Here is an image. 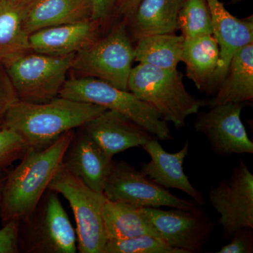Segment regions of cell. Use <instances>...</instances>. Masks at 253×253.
Here are the masks:
<instances>
[{
    "label": "cell",
    "mask_w": 253,
    "mask_h": 253,
    "mask_svg": "<svg viewBox=\"0 0 253 253\" xmlns=\"http://www.w3.org/2000/svg\"><path fill=\"white\" fill-rule=\"evenodd\" d=\"M74 131H68L42 149L28 148L21 161L8 173L1 194L0 218L2 224L18 222L36 209L57 172Z\"/></svg>",
    "instance_id": "1"
},
{
    "label": "cell",
    "mask_w": 253,
    "mask_h": 253,
    "mask_svg": "<svg viewBox=\"0 0 253 253\" xmlns=\"http://www.w3.org/2000/svg\"><path fill=\"white\" fill-rule=\"evenodd\" d=\"M106 110L97 105L61 96L42 104L19 100L6 113L1 126L18 134L28 148L42 149Z\"/></svg>",
    "instance_id": "2"
},
{
    "label": "cell",
    "mask_w": 253,
    "mask_h": 253,
    "mask_svg": "<svg viewBox=\"0 0 253 253\" xmlns=\"http://www.w3.org/2000/svg\"><path fill=\"white\" fill-rule=\"evenodd\" d=\"M128 90L150 105L166 122L184 127L186 118L199 112L204 102L189 94L177 69L165 70L139 63L131 69Z\"/></svg>",
    "instance_id": "3"
},
{
    "label": "cell",
    "mask_w": 253,
    "mask_h": 253,
    "mask_svg": "<svg viewBox=\"0 0 253 253\" xmlns=\"http://www.w3.org/2000/svg\"><path fill=\"white\" fill-rule=\"evenodd\" d=\"M101 106L121 113L143 126L161 140L172 139L168 123L159 113L129 91L93 78L72 77L67 79L59 96Z\"/></svg>",
    "instance_id": "4"
},
{
    "label": "cell",
    "mask_w": 253,
    "mask_h": 253,
    "mask_svg": "<svg viewBox=\"0 0 253 253\" xmlns=\"http://www.w3.org/2000/svg\"><path fill=\"white\" fill-rule=\"evenodd\" d=\"M19 253H76V231L59 194L48 189L33 212L19 222Z\"/></svg>",
    "instance_id": "5"
},
{
    "label": "cell",
    "mask_w": 253,
    "mask_h": 253,
    "mask_svg": "<svg viewBox=\"0 0 253 253\" xmlns=\"http://www.w3.org/2000/svg\"><path fill=\"white\" fill-rule=\"evenodd\" d=\"M134 46L126 21L117 23L103 38L75 54L72 67L78 77L93 78L128 90V80L134 61Z\"/></svg>",
    "instance_id": "6"
},
{
    "label": "cell",
    "mask_w": 253,
    "mask_h": 253,
    "mask_svg": "<svg viewBox=\"0 0 253 253\" xmlns=\"http://www.w3.org/2000/svg\"><path fill=\"white\" fill-rule=\"evenodd\" d=\"M48 189L61 194L76 218L78 250L81 253H103L107 242L102 211L106 198L86 185L61 163Z\"/></svg>",
    "instance_id": "7"
},
{
    "label": "cell",
    "mask_w": 253,
    "mask_h": 253,
    "mask_svg": "<svg viewBox=\"0 0 253 253\" xmlns=\"http://www.w3.org/2000/svg\"><path fill=\"white\" fill-rule=\"evenodd\" d=\"M75 54L54 56L30 51L5 66L20 101L48 102L59 96Z\"/></svg>",
    "instance_id": "8"
},
{
    "label": "cell",
    "mask_w": 253,
    "mask_h": 253,
    "mask_svg": "<svg viewBox=\"0 0 253 253\" xmlns=\"http://www.w3.org/2000/svg\"><path fill=\"white\" fill-rule=\"evenodd\" d=\"M103 194L110 201L126 203L136 207L167 206L189 211L199 206L194 201L174 196L125 161H113Z\"/></svg>",
    "instance_id": "9"
},
{
    "label": "cell",
    "mask_w": 253,
    "mask_h": 253,
    "mask_svg": "<svg viewBox=\"0 0 253 253\" xmlns=\"http://www.w3.org/2000/svg\"><path fill=\"white\" fill-rule=\"evenodd\" d=\"M208 198L220 214L218 223L225 239L245 228L253 229V175L242 160L229 180L210 190Z\"/></svg>",
    "instance_id": "10"
},
{
    "label": "cell",
    "mask_w": 253,
    "mask_h": 253,
    "mask_svg": "<svg viewBox=\"0 0 253 253\" xmlns=\"http://www.w3.org/2000/svg\"><path fill=\"white\" fill-rule=\"evenodd\" d=\"M150 224L161 239L171 247L186 253L200 252L209 239L213 222L199 208L163 211L157 208H141Z\"/></svg>",
    "instance_id": "11"
},
{
    "label": "cell",
    "mask_w": 253,
    "mask_h": 253,
    "mask_svg": "<svg viewBox=\"0 0 253 253\" xmlns=\"http://www.w3.org/2000/svg\"><path fill=\"white\" fill-rule=\"evenodd\" d=\"M247 103L226 104L198 112L194 128L207 137L212 151L220 156L253 154V143L243 124L241 113Z\"/></svg>",
    "instance_id": "12"
},
{
    "label": "cell",
    "mask_w": 253,
    "mask_h": 253,
    "mask_svg": "<svg viewBox=\"0 0 253 253\" xmlns=\"http://www.w3.org/2000/svg\"><path fill=\"white\" fill-rule=\"evenodd\" d=\"M80 128L112 157L131 148L143 146L155 136L130 118L109 110Z\"/></svg>",
    "instance_id": "13"
},
{
    "label": "cell",
    "mask_w": 253,
    "mask_h": 253,
    "mask_svg": "<svg viewBox=\"0 0 253 253\" xmlns=\"http://www.w3.org/2000/svg\"><path fill=\"white\" fill-rule=\"evenodd\" d=\"M212 21V36L219 47L220 61L213 83V95L224 80L234 54L253 43V17L238 18L231 15L219 0H206Z\"/></svg>",
    "instance_id": "14"
},
{
    "label": "cell",
    "mask_w": 253,
    "mask_h": 253,
    "mask_svg": "<svg viewBox=\"0 0 253 253\" xmlns=\"http://www.w3.org/2000/svg\"><path fill=\"white\" fill-rule=\"evenodd\" d=\"M142 148L151 158L150 162L141 165L140 171L144 175L165 189L180 190L199 206H204V197L190 183L183 168L184 159L189 154V141L186 140L182 149L174 154L165 151L156 136Z\"/></svg>",
    "instance_id": "15"
},
{
    "label": "cell",
    "mask_w": 253,
    "mask_h": 253,
    "mask_svg": "<svg viewBox=\"0 0 253 253\" xmlns=\"http://www.w3.org/2000/svg\"><path fill=\"white\" fill-rule=\"evenodd\" d=\"M113 158L81 130L78 134L75 133L63 156L62 164L90 189L103 194Z\"/></svg>",
    "instance_id": "16"
},
{
    "label": "cell",
    "mask_w": 253,
    "mask_h": 253,
    "mask_svg": "<svg viewBox=\"0 0 253 253\" xmlns=\"http://www.w3.org/2000/svg\"><path fill=\"white\" fill-rule=\"evenodd\" d=\"M101 23L92 19L43 28L31 33V51L54 56L76 54L99 38Z\"/></svg>",
    "instance_id": "17"
},
{
    "label": "cell",
    "mask_w": 253,
    "mask_h": 253,
    "mask_svg": "<svg viewBox=\"0 0 253 253\" xmlns=\"http://www.w3.org/2000/svg\"><path fill=\"white\" fill-rule=\"evenodd\" d=\"M91 0H34L23 8L28 34L43 28L91 19Z\"/></svg>",
    "instance_id": "18"
},
{
    "label": "cell",
    "mask_w": 253,
    "mask_h": 253,
    "mask_svg": "<svg viewBox=\"0 0 253 253\" xmlns=\"http://www.w3.org/2000/svg\"><path fill=\"white\" fill-rule=\"evenodd\" d=\"M182 62L186 75L196 88L208 95H213L212 86L219 69L220 53L212 35H204L184 39Z\"/></svg>",
    "instance_id": "19"
},
{
    "label": "cell",
    "mask_w": 253,
    "mask_h": 253,
    "mask_svg": "<svg viewBox=\"0 0 253 253\" xmlns=\"http://www.w3.org/2000/svg\"><path fill=\"white\" fill-rule=\"evenodd\" d=\"M186 0H141L127 20L131 38L136 42L144 37L175 34L178 17ZM130 37V38H131Z\"/></svg>",
    "instance_id": "20"
},
{
    "label": "cell",
    "mask_w": 253,
    "mask_h": 253,
    "mask_svg": "<svg viewBox=\"0 0 253 253\" xmlns=\"http://www.w3.org/2000/svg\"><path fill=\"white\" fill-rule=\"evenodd\" d=\"M253 43L241 48L233 56L227 73L208 102L210 107L226 104L252 102Z\"/></svg>",
    "instance_id": "21"
},
{
    "label": "cell",
    "mask_w": 253,
    "mask_h": 253,
    "mask_svg": "<svg viewBox=\"0 0 253 253\" xmlns=\"http://www.w3.org/2000/svg\"><path fill=\"white\" fill-rule=\"evenodd\" d=\"M102 217L107 241L141 235L161 239L143 214L141 207L106 199L103 207Z\"/></svg>",
    "instance_id": "22"
},
{
    "label": "cell",
    "mask_w": 253,
    "mask_h": 253,
    "mask_svg": "<svg viewBox=\"0 0 253 253\" xmlns=\"http://www.w3.org/2000/svg\"><path fill=\"white\" fill-rule=\"evenodd\" d=\"M30 51L22 8L11 0H0V63L6 66Z\"/></svg>",
    "instance_id": "23"
},
{
    "label": "cell",
    "mask_w": 253,
    "mask_h": 253,
    "mask_svg": "<svg viewBox=\"0 0 253 253\" xmlns=\"http://www.w3.org/2000/svg\"><path fill=\"white\" fill-rule=\"evenodd\" d=\"M136 42V62L165 70H176L182 61L184 38L181 36L154 35L141 38Z\"/></svg>",
    "instance_id": "24"
},
{
    "label": "cell",
    "mask_w": 253,
    "mask_h": 253,
    "mask_svg": "<svg viewBox=\"0 0 253 253\" xmlns=\"http://www.w3.org/2000/svg\"><path fill=\"white\" fill-rule=\"evenodd\" d=\"M178 30L184 39L212 35L211 12L206 0H186L178 17Z\"/></svg>",
    "instance_id": "25"
},
{
    "label": "cell",
    "mask_w": 253,
    "mask_h": 253,
    "mask_svg": "<svg viewBox=\"0 0 253 253\" xmlns=\"http://www.w3.org/2000/svg\"><path fill=\"white\" fill-rule=\"evenodd\" d=\"M103 253H186L171 247L159 238L141 235L122 240H108Z\"/></svg>",
    "instance_id": "26"
},
{
    "label": "cell",
    "mask_w": 253,
    "mask_h": 253,
    "mask_svg": "<svg viewBox=\"0 0 253 253\" xmlns=\"http://www.w3.org/2000/svg\"><path fill=\"white\" fill-rule=\"evenodd\" d=\"M28 149L22 138L7 128L0 127V169L21 159Z\"/></svg>",
    "instance_id": "27"
},
{
    "label": "cell",
    "mask_w": 253,
    "mask_h": 253,
    "mask_svg": "<svg viewBox=\"0 0 253 253\" xmlns=\"http://www.w3.org/2000/svg\"><path fill=\"white\" fill-rule=\"evenodd\" d=\"M18 101L19 99L6 68L0 63V126H2L6 113Z\"/></svg>",
    "instance_id": "28"
},
{
    "label": "cell",
    "mask_w": 253,
    "mask_h": 253,
    "mask_svg": "<svg viewBox=\"0 0 253 253\" xmlns=\"http://www.w3.org/2000/svg\"><path fill=\"white\" fill-rule=\"evenodd\" d=\"M253 229L245 228L236 232L231 238L230 243L223 246L217 253H253Z\"/></svg>",
    "instance_id": "29"
},
{
    "label": "cell",
    "mask_w": 253,
    "mask_h": 253,
    "mask_svg": "<svg viewBox=\"0 0 253 253\" xmlns=\"http://www.w3.org/2000/svg\"><path fill=\"white\" fill-rule=\"evenodd\" d=\"M19 222L11 220L0 229V253H19Z\"/></svg>",
    "instance_id": "30"
},
{
    "label": "cell",
    "mask_w": 253,
    "mask_h": 253,
    "mask_svg": "<svg viewBox=\"0 0 253 253\" xmlns=\"http://www.w3.org/2000/svg\"><path fill=\"white\" fill-rule=\"evenodd\" d=\"M92 6L91 19L104 22L116 9L117 0H91Z\"/></svg>",
    "instance_id": "31"
},
{
    "label": "cell",
    "mask_w": 253,
    "mask_h": 253,
    "mask_svg": "<svg viewBox=\"0 0 253 253\" xmlns=\"http://www.w3.org/2000/svg\"><path fill=\"white\" fill-rule=\"evenodd\" d=\"M141 0H117L116 9L118 13L126 18L125 21H127L131 15L135 11Z\"/></svg>",
    "instance_id": "32"
},
{
    "label": "cell",
    "mask_w": 253,
    "mask_h": 253,
    "mask_svg": "<svg viewBox=\"0 0 253 253\" xmlns=\"http://www.w3.org/2000/svg\"><path fill=\"white\" fill-rule=\"evenodd\" d=\"M5 169H0V207H1L3 186H4L5 180H6V175H7V174L5 173Z\"/></svg>",
    "instance_id": "33"
},
{
    "label": "cell",
    "mask_w": 253,
    "mask_h": 253,
    "mask_svg": "<svg viewBox=\"0 0 253 253\" xmlns=\"http://www.w3.org/2000/svg\"><path fill=\"white\" fill-rule=\"evenodd\" d=\"M11 1H12L14 4H16L17 6H20V7L23 9L26 5L30 4V3L34 1V0H11Z\"/></svg>",
    "instance_id": "34"
},
{
    "label": "cell",
    "mask_w": 253,
    "mask_h": 253,
    "mask_svg": "<svg viewBox=\"0 0 253 253\" xmlns=\"http://www.w3.org/2000/svg\"><path fill=\"white\" fill-rule=\"evenodd\" d=\"M242 1H244V0H230L231 2L233 4H236V3L241 2Z\"/></svg>",
    "instance_id": "35"
},
{
    "label": "cell",
    "mask_w": 253,
    "mask_h": 253,
    "mask_svg": "<svg viewBox=\"0 0 253 253\" xmlns=\"http://www.w3.org/2000/svg\"><path fill=\"white\" fill-rule=\"evenodd\" d=\"M0 127H1V126H0Z\"/></svg>",
    "instance_id": "36"
}]
</instances>
